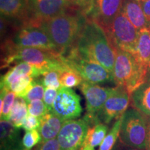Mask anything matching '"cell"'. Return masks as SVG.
<instances>
[{"instance_id":"33","label":"cell","mask_w":150,"mask_h":150,"mask_svg":"<svg viewBox=\"0 0 150 150\" xmlns=\"http://www.w3.org/2000/svg\"><path fill=\"white\" fill-rule=\"evenodd\" d=\"M58 93H59V90L50 88H45V91L44 97H43V102L47 106V107L52 112V108H53V105L54 101L57 97Z\"/></svg>"},{"instance_id":"17","label":"cell","mask_w":150,"mask_h":150,"mask_svg":"<svg viewBox=\"0 0 150 150\" xmlns=\"http://www.w3.org/2000/svg\"><path fill=\"white\" fill-rule=\"evenodd\" d=\"M42 75V72L38 67L29 63L21 62L12 67L1 77V90L8 91V88L17 79L24 76H31L38 78Z\"/></svg>"},{"instance_id":"9","label":"cell","mask_w":150,"mask_h":150,"mask_svg":"<svg viewBox=\"0 0 150 150\" xmlns=\"http://www.w3.org/2000/svg\"><path fill=\"white\" fill-rule=\"evenodd\" d=\"M113 88H106L98 84L91 83L83 81L80 84L79 89L86 99V112L83 118L89 123L90 127L100 122L99 114L107 100Z\"/></svg>"},{"instance_id":"14","label":"cell","mask_w":150,"mask_h":150,"mask_svg":"<svg viewBox=\"0 0 150 150\" xmlns=\"http://www.w3.org/2000/svg\"><path fill=\"white\" fill-rule=\"evenodd\" d=\"M123 0H95V8L88 19L97 22L106 31L120 12Z\"/></svg>"},{"instance_id":"16","label":"cell","mask_w":150,"mask_h":150,"mask_svg":"<svg viewBox=\"0 0 150 150\" xmlns=\"http://www.w3.org/2000/svg\"><path fill=\"white\" fill-rule=\"evenodd\" d=\"M0 139L1 150H24L20 128L15 127L9 121L1 120Z\"/></svg>"},{"instance_id":"26","label":"cell","mask_w":150,"mask_h":150,"mask_svg":"<svg viewBox=\"0 0 150 150\" xmlns=\"http://www.w3.org/2000/svg\"><path fill=\"white\" fill-rule=\"evenodd\" d=\"M34 79L31 76H22L9 86L8 91L13 92L17 97L24 98L31 89Z\"/></svg>"},{"instance_id":"3","label":"cell","mask_w":150,"mask_h":150,"mask_svg":"<svg viewBox=\"0 0 150 150\" xmlns=\"http://www.w3.org/2000/svg\"><path fill=\"white\" fill-rule=\"evenodd\" d=\"M87 19L79 11L74 9L42 22L38 27L47 33L58 51L64 55L77 42Z\"/></svg>"},{"instance_id":"1","label":"cell","mask_w":150,"mask_h":150,"mask_svg":"<svg viewBox=\"0 0 150 150\" xmlns=\"http://www.w3.org/2000/svg\"><path fill=\"white\" fill-rule=\"evenodd\" d=\"M1 51L4 54L1 58V69L11 65L24 62L40 69L42 74L50 70L63 72L71 70L63 61V54L55 50L18 47L8 40H4L1 42Z\"/></svg>"},{"instance_id":"10","label":"cell","mask_w":150,"mask_h":150,"mask_svg":"<svg viewBox=\"0 0 150 150\" xmlns=\"http://www.w3.org/2000/svg\"><path fill=\"white\" fill-rule=\"evenodd\" d=\"M4 40H8L18 47L39 48L59 52L47 33L35 26H20L12 36Z\"/></svg>"},{"instance_id":"36","label":"cell","mask_w":150,"mask_h":150,"mask_svg":"<svg viewBox=\"0 0 150 150\" xmlns=\"http://www.w3.org/2000/svg\"><path fill=\"white\" fill-rule=\"evenodd\" d=\"M142 9L143 11L145 19L147 22V27L150 28V0L144 1H140Z\"/></svg>"},{"instance_id":"11","label":"cell","mask_w":150,"mask_h":150,"mask_svg":"<svg viewBox=\"0 0 150 150\" xmlns=\"http://www.w3.org/2000/svg\"><path fill=\"white\" fill-rule=\"evenodd\" d=\"M89 127V123L84 118L65 121L57 136L61 150L83 146Z\"/></svg>"},{"instance_id":"19","label":"cell","mask_w":150,"mask_h":150,"mask_svg":"<svg viewBox=\"0 0 150 150\" xmlns=\"http://www.w3.org/2000/svg\"><path fill=\"white\" fill-rule=\"evenodd\" d=\"M40 122L38 131L42 137V141H47L58 136L65 121L52 112H49L40 118Z\"/></svg>"},{"instance_id":"15","label":"cell","mask_w":150,"mask_h":150,"mask_svg":"<svg viewBox=\"0 0 150 150\" xmlns=\"http://www.w3.org/2000/svg\"><path fill=\"white\" fill-rule=\"evenodd\" d=\"M0 12L1 16L24 25L29 18V0H0Z\"/></svg>"},{"instance_id":"6","label":"cell","mask_w":150,"mask_h":150,"mask_svg":"<svg viewBox=\"0 0 150 150\" xmlns=\"http://www.w3.org/2000/svg\"><path fill=\"white\" fill-rule=\"evenodd\" d=\"M147 120L136 108H129L123 115L120 140L129 147L138 149H147Z\"/></svg>"},{"instance_id":"24","label":"cell","mask_w":150,"mask_h":150,"mask_svg":"<svg viewBox=\"0 0 150 150\" xmlns=\"http://www.w3.org/2000/svg\"><path fill=\"white\" fill-rule=\"evenodd\" d=\"M16 97V94L13 92L1 90V99H0L1 120L8 121L11 109Z\"/></svg>"},{"instance_id":"34","label":"cell","mask_w":150,"mask_h":150,"mask_svg":"<svg viewBox=\"0 0 150 150\" xmlns=\"http://www.w3.org/2000/svg\"><path fill=\"white\" fill-rule=\"evenodd\" d=\"M40 125V118L28 115L26 119L24 120L22 128H23L26 131H32L34 129H38Z\"/></svg>"},{"instance_id":"29","label":"cell","mask_w":150,"mask_h":150,"mask_svg":"<svg viewBox=\"0 0 150 150\" xmlns=\"http://www.w3.org/2000/svg\"><path fill=\"white\" fill-rule=\"evenodd\" d=\"M62 72L57 70H50L42 74V82L45 88L59 90L61 88L60 76Z\"/></svg>"},{"instance_id":"7","label":"cell","mask_w":150,"mask_h":150,"mask_svg":"<svg viewBox=\"0 0 150 150\" xmlns=\"http://www.w3.org/2000/svg\"><path fill=\"white\" fill-rule=\"evenodd\" d=\"M105 31L114 48L129 52L133 56L136 55L139 30L121 12L117 15L109 28Z\"/></svg>"},{"instance_id":"5","label":"cell","mask_w":150,"mask_h":150,"mask_svg":"<svg viewBox=\"0 0 150 150\" xmlns=\"http://www.w3.org/2000/svg\"><path fill=\"white\" fill-rule=\"evenodd\" d=\"M63 61L69 68L89 83L101 84L114 82L112 74L97 62L80 54L75 47L63 55Z\"/></svg>"},{"instance_id":"38","label":"cell","mask_w":150,"mask_h":150,"mask_svg":"<svg viewBox=\"0 0 150 150\" xmlns=\"http://www.w3.org/2000/svg\"><path fill=\"white\" fill-rule=\"evenodd\" d=\"M147 128H148V134H147V147L146 150H150V119L147 120Z\"/></svg>"},{"instance_id":"40","label":"cell","mask_w":150,"mask_h":150,"mask_svg":"<svg viewBox=\"0 0 150 150\" xmlns=\"http://www.w3.org/2000/svg\"><path fill=\"white\" fill-rule=\"evenodd\" d=\"M69 150H83V146H81V147L74 148V149H69Z\"/></svg>"},{"instance_id":"18","label":"cell","mask_w":150,"mask_h":150,"mask_svg":"<svg viewBox=\"0 0 150 150\" xmlns=\"http://www.w3.org/2000/svg\"><path fill=\"white\" fill-rule=\"evenodd\" d=\"M120 12L139 31L147 27V20L138 0H123Z\"/></svg>"},{"instance_id":"41","label":"cell","mask_w":150,"mask_h":150,"mask_svg":"<svg viewBox=\"0 0 150 150\" xmlns=\"http://www.w3.org/2000/svg\"><path fill=\"white\" fill-rule=\"evenodd\" d=\"M140 1H147V0H138Z\"/></svg>"},{"instance_id":"30","label":"cell","mask_w":150,"mask_h":150,"mask_svg":"<svg viewBox=\"0 0 150 150\" xmlns=\"http://www.w3.org/2000/svg\"><path fill=\"white\" fill-rule=\"evenodd\" d=\"M42 142V137L38 129L26 131L22 138V145L24 150H31L35 145Z\"/></svg>"},{"instance_id":"28","label":"cell","mask_w":150,"mask_h":150,"mask_svg":"<svg viewBox=\"0 0 150 150\" xmlns=\"http://www.w3.org/2000/svg\"><path fill=\"white\" fill-rule=\"evenodd\" d=\"M45 86L43 85L42 80L38 78H35L33 79V85L31 89L28 92L26 96L24 97L26 102L28 103L34 100H41L44 97L45 94Z\"/></svg>"},{"instance_id":"32","label":"cell","mask_w":150,"mask_h":150,"mask_svg":"<svg viewBox=\"0 0 150 150\" xmlns=\"http://www.w3.org/2000/svg\"><path fill=\"white\" fill-rule=\"evenodd\" d=\"M28 112L30 115L40 118L50 111L42 100H34L28 103Z\"/></svg>"},{"instance_id":"4","label":"cell","mask_w":150,"mask_h":150,"mask_svg":"<svg viewBox=\"0 0 150 150\" xmlns=\"http://www.w3.org/2000/svg\"><path fill=\"white\" fill-rule=\"evenodd\" d=\"M115 51L113 81L116 86L125 87L131 95L147 81L150 71L131 54L116 48Z\"/></svg>"},{"instance_id":"42","label":"cell","mask_w":150,"mask_h":150,"mask_svg":"<svg viewBox=\"0 0 150 150\" xmlns=\"http://www.w3.org/2000/svg\"><path fill=\"white\" fill-rule=\"evenodd\" d=\"M149 29H150V28H149Z\"/></svg>"},{"instance_id":"35","label":"cell","mask_w":150,"mask_h":150,"mask_svg":"<svg viewBox=\"0 0 150 150\" xmlns=\"http://www.w3.org/2000/svg\"><path fill=\"white\" fill-rule=\"evenodd\" d=\"M33 150H61V146L57 138L42 141Z\"/></svg>"},{"instance_id":"25","label":"cell","mask_w":150,"mask_h":150,"mask_svg":"<svg viewBox=\"0 0 150 150\" xmlns=\"http://www.w3.org/2000/svg\"><path fill=\"white\" fill-rule=\"evenodd\" d=\"M123 115L117 119L112 126L111 130L105 137L100 145L99 150H112L113 147L115 145L116 142L120 137L121 125L122 122Z\"/></svg>"},{"instance_id":"23","label":"cell","mask_w":150,"mask_h":150,"mask_svg":"<svg viewBox=\"0 0 150 150\" xmlns=\"http://www.w3.org/2000/svg\"><path fill=\"white\" fill-rule=\"evenodd\" d=\"M107 131L108 127L101 122L90 127L83 145H90L94 148L99 146L106 136Z\"/></svg>"},{"instance_id":"22","label":"cell","mask_w":150,"mask_h":150,"mask_svg":"<svg viewBox=\"0 0 150 150\" xmlns=\"http://www.w3.org/2000/svg\"><path fill=\"white\" fill-rule=\"evenodd\" d=\"M29 115L28 104L22 97H16L11 109L8 121L18 128H22L24 120Z\"/></svg>"},{"instance_id":"37","label":"cell","mask_w":150,"mask_h":150,"mask_svg":"<svg viewBox=\"0 0 150 150\" xmlns=\"http://www.w3.org/2000/svg\"><path fill=\"white\" fill-rule=\"evenodd\" d=\"M112 150H141V149H135V148H132V147H129V146L127 145H125V144H123L122 142L120 140V142L115 145V147H114V149H112Z\"/></svg>"},{"instance_id":"2","label":"cell","mask_w":150,"mask_h":150,"mask_svg":"<svg viewBox=\"0 0 150 150\" xmlns=\"http://www.w3.org/2000/svg\"><path fill=\"white\" fill-rule=\"evenodd\" d=\"M74 47L80 54L97 62L113 76L115 48L110 43L106 31L97 22L87 19Z\"/></svg>"},{"instance_id":"20","label":"cell","mask_w":150,"mask_h":150,"mask_svg":"<svg viewBox=\"0 0 150 150\" xmlns=\"http://www.w3.org/2000/svg\"><path fill=\"white\" fill-rule=\"evenodd\" d=\"M133 106L150 117V76L131 95Z\"/></svg>"},{"instance_id":"21","label":"cell","mask_w":150,"mask_h":150,"mask_svg":"<svg viewBox=\"0 0 150 150\" xmlns=\"http://www.w3.org/2000/svg\"><path fill=\"white\" fill-rule=\"evenodd\" d=\"M140 64L150 71V29L145 27L139 31L136 54L134 56Z\"/></svg>"},{"instance_id":"13","label":"cell","mask_w":150,"mask_h":150,"mask_svg":"<svg viewBox=\"0 0 150 150\" xmlns=\"http://www.w3.org/2000/svg\"><path fill=\"white\" fill-rule=\"evenodd\" d=\"M80 97L72 88L61 87L54 101L52 112L64 121L74 120L82 112Z\"/></svg>"},{"instance_id":"27","label":"cell","mask_w":150,"mask_h":150,"mask_svg":"<svg viewBox=\"0 0 150 150\" xmlns=\"http://www.w3.org/2000/svg\"><path fill=\"white\" fill-rule=\"evenodd\" d=\"M83 81V79L79 74L72 70H69L63 72L60 76V82L61 87L72 88L80 86Z\"/></svg>"},{"instance_id":"39","label":"cell","mask_w":150,"mask_h":150,"mask_svg":"<svg viewBox=\"0 0 150 150\" xmlns=\"http://www.w3.org/2000/svg\"><path fill=\"white\" fill-rule=\"evenodd\" d=\"M83 150H95V148L90 145H83Z\"/></svg>"},{"instance_id":"12","label":"cell","mask_w":150,"mask_h":150,"mask_svg":"<svg viewBox=\"0 0 150 150\" xmlns=\"http://www.w3.org/2000/svg\"><path fill=\"white\" fill-rule=\"evenodd\" d=\"M130 99L131 95L125 87L116 86L99 112V121L109 124L113 120L119 119L127 110Z\"/></svg>"},{"instance_id":"8","label":"cell","mask_w":150,"mask_h":150,"mask_svg":"<svg viewBox=\"0 0 150 150\" xmlns=\"http://www.w3.org/2000/svg\"><path fill=\"white\" fill-rule=\"evenodd\" d=\"M74 9L76 10L67 0H29V18L24 25L38 27L42 22Z\"/></svg>"},{"instance_id":"31","label":"cell","mask_w":150,"mask_h":150,"mask_svg":"<svg viewBox=\"0 0 150 150\" xmlns=\"http://www.w3.org/2000/svg\"><path fill=\"white\" fill-rule=\"evenodd\" d=\"M71 5L82 13L86 18L91 16L95 8V0H67Z\"/></svg>"}]
</instances>
